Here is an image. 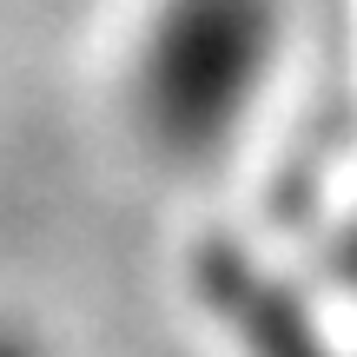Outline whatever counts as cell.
Listing matches in <instances>:
<instances>
[{"label":"cell","mask_w":357,"mask_h":357,"mask_svg":"<svg viewBox=\"0 0 357 357\" xmlns=\"http://www.w3.org/2000/svg\"><path fill=\"white\" fill-rule=\"evenodd\" d=\"M271 73V0H172L146 53V113L178 146L238 132Z\"/></svg>","instance_id":"1"},{"label":"cell","mask_w":357,"mask_h":357,"mask_svg":"<svg viewBox=\"0 0 357 357\" xmlns=\"http://www.w3.org/2000/svg\"><path fill=\"white\" fill-rule=\"evenodd\" d=\"M331 271H337V298H344V311L357 318V192L344 199V212H337V231H331Z\"/></svg>","instance_id":"2"},{"label":"cell","mask_w":357,"mask_h":357,"mask_svg":"<svg viewBox=\"0 0 357 357\" xmlns=\"http://www.w3.org/2000/svg\"><path fill=\"white\" fill-rule=\"evenodd\" d=\"M0 357H40L33 344H26V337L20 331H0Z\"/></svg>","instance_id":"3"}]
</instances>
